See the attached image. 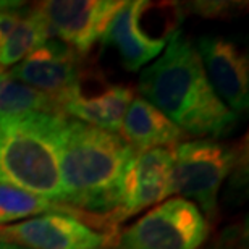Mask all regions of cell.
<instances>
[{
	"instance_id": "obj_8",
	"label": "cell",
	"mask_w": 249,
	"mask_h": 249,
	"mask_svg": "<svg viewBox=\"0 0 249 249\" xmlns=\"http://www.w3.org/2000/svg\"><path fill=\"white\" fill-rule=\"evenodd\" d=\"M112 235L65 213H46L0 227V241L26 249H106Z\"/></svg>"
},
{
	"instance_id": "obj_2",
	"label": "cell",
	"mask_w": 249,
	"mask_h": 249,
	"mask_svg": "<svg viewBox=\"0 0 249 249\" xmlns=\"http://www.w3.org/2000/svg\"><path fill=\"white\" fill-rule=\"evenodd\" d=\"M138 89L188 136L223 138L238 123L213 92L196 47L178 29L162 55L141 71Z\"/></svg>"
},
{
	"instance_id": "obj_10",
	"label": "cell",
	"mask_w": 249,
	"mask_h": 249,
	"mask_svg": "<svg viewBox=\"0 0 249 249\" xmlns=\"http://www.w3.org/2000/svg\"><path fill=\"white\" fill-rule=\"evenodd\" d=\"M196 51L213 92L233 113H243L249 107V62L248 55L220 36L197 39Z\"/></svg>"
},
{
	"instance_id": "obj_9",
	"label": "cell",
	"mask_w": 249,
	"mask_h": 249,
	"mask_svg": "<svg viewBox=\"0 0 249 249\" xmlns=\"http://www.w3.org/2000/svg\"><path fill=\"white\" fill-rule=\"evenodd\" d=\"M123 2L117 0H51L37 3L46 17L52 36L74 49L79 55L91 47L104 33Z\"/></svg>"
},
{
	"instance_id": "obj_11",
	"label": "cell",
	"mask_w": 249,
	"mask_h": 249,
	"mask_svg": "<svg viewBox=\"0 0 249 249\" xmlns=\"http://www.w3.org/2000/svg\"><path fill=\"white\" fill-rule=\"evenodd\" d=\"M146 7L147 2H123L102 36L104 44L118 52L123 68L128 71H138L151 63L163 52L167 44V39L151 37L141 28V17Z\"/></svg>"
},
{
	"instance_id": "obj_1",
	"label": "cell",
	"mask_w": 249,
	"mask_h": 249,
	"mask_svg": "<svg viewBox=\"0 0 249 249\" xmlns=\"http://www.w3.org/2000/svg\"><path fill=\"white\" fill-rule=\"evenodd\" d=\"M63 206L86 213L96 228L113 236L108 218L117 209L122 177L136 151L120 134L67 115L57 131Z\"/></svg>"
},
{
	"instance_id": "obj_16",
	"label": "cell",
	"mask_w": 249,
	"mask_h": 249,
	"mask_svg": "<svg viewBox=\"0 0 249 249\" xmlns=\"http://www.w3.org/2000/svg\"><path fill=\"white\" fill-rule=\"evenodd\" d=\"M31 113L60 115L62 108L51 96L13 79L7 70L0 67V118L24 117Z\"/></svg>"
},
{
	"instance_id": "obj_14",
	"label": "cell",
	"mask_w": 249,
	"mask_h": 249,
	"mask_svg": "<svg viewBox=\"0 0 249 249\" xmlns=\"http://www.w3.org/2000/svg\"><path fill=\"white\" fill-rule=\"evenodd\" d=\"M46 213L73 215L79 218V220L86 222L92 228H96L92 218L86 215V213L74 211V209L67 206H58V204L49 202L46 199L26 191V189H21L0 180V227H7L17 220H23V218L28 217L46 215Z\"/></svg>"
},
{
	"instance_id": "obj_17",
	"label": "cell",
	"mask_w": 249,
	"mask_h": 249,
	"mask_svg": "<svg viewBox=\"0 0 249 249\" xmlns=\"http://www.w3.org/2000/svg\"><path fill=\"white\" fill-rule=\"evenodd\" d=\"M28 7L19 2H0V47L10 37Z\"/></svg>"
},
{
	"instance_id": "obj_6",
	"label": "cell",
	"mask_w": 249,
	"mask_h": 249,
	"mask_svg": "<svg viewBox=\"0 0 249 249\" xmlns=\"http://www.w3.org/2000/svg\"><path fill=\"white\" fill-rule=\"evenodd\" d=\"M172 149L136 151L122 177L117 209L108 218L113 235L128 217L172 196Z\"/></svg>"
},
{
	"instance_id": "obj_3",
	"label": "cell",
	"mask_w": 249,
	"mask_h": 249,
	"mask_svg": "<svg viewBox=\"0 0 249 249\" xmlns=\"http://www.w3.org/2000/svg\"><path fill=\"white\" fill-rule=\"evenodd\" d=\"M62 113L0 118L2 180L63 206L57 131Z\"/></svg>"
},
{
	"instance_id": "obj_19",
	"label": "cell",
	"mask_w": 249,
	"mask_h": 249,
	"mask_svg": "<svg viewBox=\"0 0 249 249\" xmlns=\"http://www.w3.org/2000/svg\"><path fill=\"white\" fill-rule=\"evenodd\" d=\"M0 249H26V248H21V246H18V245H13V243L0 241Z\"/></svg>"
},
{
	"instance_id": "obj_18",
	"label": "cell",
	"mask_w": 249,
	"mask_h": 249,
	"mask_svg": "<svg viewBox=\"0 0 249 249\" xmlns=\"http://www.w3.org/2000/svg\"><path fill=\"white\" fill-rule=\"evenodd\" d=\"M245 245L246 241L243 240L241 231L231 228V230H227L223 233L218 243H215V246H212L211 249H246Z\"/></svg>"
},
{
	"instance_id": "obj_20",
	"label": "cell",
	"mask_w": 249,
	"mask_h": 249,
	"mask_svg": "<svg viewBox=\"0 0 249 249\" xmlns=\"http://www.w3.org/2000/svg\"><path fill=\"white\" fill-rule=\"evenodd\" d=\"M106 249H113V248H106Z\"/></svg>"
},
{
	"instance_id": "obj_4",
	"label": "cell",
	"mask_w": 249,
	"mask_h": 249,
	"mask_svg": "<svg viewBox=\"0 0 249 249\" xmlns=\"http://www.w3.org/2000/svg\"><path fill=\"white\" fill-rule=\"evenodd\" d=\"M238 163V151L215 139H186L172 149V194L215 218L218 191Z\"/></svg>"
},
{
	"instance_id": "obj_12",
	"label": "cell",
	"mask_w": 249,
	"mask_h": 249,
	"mask_svg": "<svg viewBox=\"0 0 249 249\" xmlns=\"http://www.w3.org/2000/svg\"><path fill=\"white\" fill-rule=\"evenodd\" d=\"M120 136L134 151H149L173 149L186 141L188 134L146 99L134 97L123 118Z\"/></svg>"
},
{
	"instance_id": "obj_5",
	"label": "cell",
	"mask_w": 249,
	"mask_h": 249,
	"mask_svg": "<svg viewBox=\"0 0 249 249\" xmlns=\"http://www.w3.org/2000/svg\"><path fill=\"white\" fill-rule=\"evenodd\" d=\"M211 225L196 204L168 197L112 238L113 249H199Z\"/></svg>"
},
{
	"instance_id": "obj_7",
	"label": "cell",
	"mask_w": 249,
	"mask_h": 249,
	"mask_svg": "<svg viewBox=\"0 0 249 249\" xmlns=\"http://www.w3.org/2000/svg\"><path fill=\"white\" fill-rule=\"evenodd\" d=\"M10 76L62 104L81 91L79 53L58 39H49L26 58L10 68Z\"/></svg>"
},
{
	"instance_id": "obj_21",
	"label": "cell",
	"mask_w": 249,
	"mask_h": 249,
	"mask_svg": "<svg viewBox=\"0 0 249 249\" xmlns=\"http://www.w3.org/2000/svg\"><path fill=\"white\" fill-rule=\"evenodd\" d=\"M0 180H2V175H0Z\"/></svg>"
},
{
	"instance_id": "obj_13",
	"label": "cell",
	"mask_w": 249,
	"mask_h": 249,
	"mask_svg": "<svg viewBox=\"0 0 249 249\" xmlns=\"http://www.w3.org/2000/svg\"><path fill=\"white\" fill-rule=\"evenodd\" d=\"M133 99L131 88L112 84L91 96H84L79 91L62 104V113L94 128L120 134L123 118Z\"/></svg>"
},
{
	"instance_id": "obj_15",
	"label": "cell",
	"mask_w": 249,
	"mask_h": 249,
	"mask_svg": "<svg viewBox=\"0 0 249 249\" xmlns=\"http://www.w3.org/2000/svg\"><path fill=\"white\" fill-rule=\"evenodd\" d=\"M52 37L51 28L37 5L28 8L10 37L0 47V67H13Z\"/></svg>"
}]
</instances>
